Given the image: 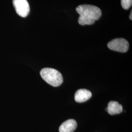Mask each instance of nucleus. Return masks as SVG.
Listing matches in <instances>:
<instances>
[{"label":"nucleus","mask_w":132,"mask_h":132,"mask_svg":"<svg viewBox=\"0 0 132 132\" xmlns=\"http://www.w3.org/2000/svg\"><path fill=\"white\" fill-rule=\"evenodd\" d=\"M76 10L80 15L78 23L82 26L94 24L95 21L99 20L102 14L99 7L93 5H80L76 7Z\"/></svg>","instance_id":"1"},{"label":"nucleus","mask_w":132,"mask_h":132,"mask_svg":"<svg viewBox=\"0 0 132 132\" xmlns=\"http://www.w3.org/2000/svg\"><path fill=\"white\" fill-rule=\"evenodd\" d=\"M40 75L43 80L53 87H58L62 84L63 78L61 73L55 69L45 68L40 71Z\"/></svg>","instance_id":"2"},{"label":"nucleus","mask_w":132,"mask_h":132,"mask_svg":"<svg viewBox=\"0 0 132 132\" xmlns=\"http://www.w3.org/2000/svg\"><path fill=\"white\" fill-rule=\"evenodd\" d=\"M111 50L120 52H127L129 49V43L123 38H117L109 42L107 45Z\"/></svg>","instance_id":"3"},{"label":"nucleus","mask_w":132,"mask_h":132,"mask_svg":"<svg viewBox=\"0 0 132 132\" xmlns=\"http://www.w3.org/2000/svg\"><path fill=\"white\" fill-rule=\"evenodd\" d=\"M13 5L16 13L22 17L28 15L30 8L27 0H13Z\"/></svg>","instance_id":"4"},{"label":"nucleus","mask_w":132,"mask_h":132,"mask_svg":"<svg viewBox=\"0 0 132 132\" xmlns=\"http://www.w3.org/2000/svg\"><path fill=\"white\" fill-rule=\"evenodd\" d=\"M92 96V94L90 90L82 89L76 91L75 95V99L77 102L82 103L88 100Z\"/></svg>","instance_id":"5"},{"label":"nucleus","mask_w":132,"mask_h":132,"mask_svg":"<svg viewBox=\"0 0 132 132\" xmlns=\"http://www.w3.org/2000/svg\"><path fill=\"white\" fill-rule=\"evenodd\" d=\"M77 124L75 119H70L62 124L59 128V132H73L77 127Z\"/></svg>","instance_id":"6"},{"label":"nucleus","mask_w":132,"mask_h":132,"mask_svg":"<svg viewBox=\"0 0 132 132\" xmlns=\"http://www.w3.org/2000/svg\"><path fill=\"white\" fill-rule=\"evenodd\" d=\"M107 112L111 115L121 113L123 111L122 106L117 101H111L109 102Z\"/></svg>","instance_id":"7"},{"label":"nucleus","mask_w":132,"mask_h":132,"mask_svg":"<svg viewBox=\"0 0 132 132\" xmlns=\"http://www.w3.org/2000/svg\"><path fill=\"white\" fill-rule=\"evenodd\" d=\"M121 5L124 10H128L132 5V0H121Z\"/></svg>","instance_id":"8"},{"label":"nucleus","mask_w":132,"mask_h":132,"mask_svg":"<svg viewBox=\"0 0 132 132\" xmlns=\"http://www.w3.org/2000/svg\"><path fill=\"white\" fill-rule=\"evenodd\" d=\"M132 11H131V13H130V20H132Z\"/></svg>","instance_id":"9"}]
</instances>
